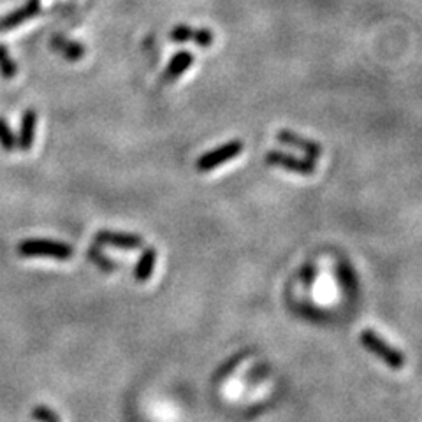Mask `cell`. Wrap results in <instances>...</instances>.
Listing matches in <instances>:
<instances>
[{
  "mask_svg": "<svg viewBox=\"0 0 422 422\" xmlns=\"http://www.w3.org/2000/svg\"><path fill=\"white\" fill-rule=\"evenodd\" d=\"M277 141L280 143V145L301 152L306 159H310L311 162H315V160H318L322 157V146L318 145L317 141H313V139L310 138H304V135L297 134L294 131H289V128H282V131L277 132Z\"/></svg>",
  "mask_w": 422,
  "mask_h": 422,
  "instance_id": "5b68a950",
  "label": "cell"
},
{
  "mask_svg": "<svg viewBox=\"0 0 422 422\" xmlns=\"http://www.w3.org/2000/svg\"><path fill=\"white\" fill-rule=\"evenodd\" d=\"M51 50L58 51L67 62H79L87 53V48L74 39H67L65 35H53L50 43Z\"/></svg>",
  "mask_w": 422,
  "mask_h": 422,
  "instance_id": "9c48e42d",
  "label": "cell"
},
{
  "mask_svg": "<svg viewBox=\"0 0 422 422\" xmlns=\"http://www.w3.org/2000/svg\"><path fill=\"white\" fill-rule=\"evenodd\" d=\"M88 259H90L95 266L101 267L102 271H106V273H111V271H115L116 267H118V264L113 262V260L108 259L106 255H102V252L97 250V247H91L90 250H88Z\"/></svg>",
  "mask_w": 422,
  "mask_h": 422,
  "instance_id": "5bb4252c",
  "label": "cell"
},
{
  "mask_svg": "<svg viewBox=\"0 0 422 422\" xmlns=\"http://www.w3.org/2000/svg\"><path fill=\"white\" fill-rule=\"evenodd\" d=\"M194 64V53L190 50H179L176 51L171 57V60L167 62L166 69L162 72V82L172 83L178 78H182Z\"/></svg>",
  "mask_w": 422,
  "mask_h": 422,
  "instance_id": "ba28073f",
  "label": "cell"
},
{
  "mask_svg": "<svg viewBox=\"0 0 422 422\" xmlns=\"http://www.w3.org/2000/svg\"><path fill=\"white\" fill-rule=\"evenodd\" d=\"M155 262H157V250L155 248H145V252L141 253L139 257L138 264H135L134 270V278L138 282H146L150 277H152L153 270H155Z\"/></svg>",
  "mask_w": 422,
  "mask_h": 422,
  "instance_id": "8fae6325",
  "label": "cell"
},
{
  "mask_svg": "<svg viewBox=\"0 0 422 422\" xmlns=\"http://www.w3.org/2000/svg\"><path fill=\"white\" fill-rule=\"evenodd\" d=\"M192 41L196 46L203 48V50H206V48H211L213 43H215V34H213V30H210L208 27H201V28H194V35H192Z\"/></svg>",
  "mask_w": 422,
  "mask_h": 422,
  "instance_id": "2e32d148",
  "label": "cell"
},
{
  "mask_svg": "<svg viewBox=\"0 0 422 422\" xmlns=\"http://www.w3.org/2000/svg\"><path fill=\"white\" fill-rule=\"evenodd\" d=\"M192 35H194V28L187 23L174 25L172 30L169 32V38H171V41L176 44H185L192 41Z\"/></svg>",
  "mask_w": 422,
  "mask_h": 422,
  "instance_id": "9a60e30c",
  "label": "cell"
},
{
  "mask_svg": "<svg viewBox=\"0 0 422 422\" xmlns=\"http://www.w3.org/2000/svg\"><path fill=\"white\" fill-rule=\"evenodd\" d=\"M39 13H41V0H27L21 7H18V9L11 11V13L4 14L0 18V34L20 27L25 21L38 16Z\"/></svg>",
  "mask_w": 422,
  "mask_h": 422,
  "instance_id": "8992f818",
  "label": "cell"
},
{
  "mask_svg": "<svg viewBox=\"0 0 422 422\" xmlns=\"http://www.w3.org/2000/svg\"><path fill=\"white\" fill-rule=\"evenodd\" d=\"M32 419L38 422H60V417H58L53 410L44 405H38L32 410Z\"/></svg>",
  "mask_w": 422,
  "mask_h": 422,
  "instance_id": "e0dca14e",
  "label": "cell"
},
{
  "mask_svg": "<svg viewBox=\"0 0 422 422\" xmlns=\"http://www.w3.org/2000/svg\"><path fill=\"white\" fill-rule=\"evenodd\" d=\"M18 74L16 62L11 58L9 50L4 44H0V76L4 79H14Z\"/></svg>",
  "mask_w": 422,
  "mask_h": 422,
  "instance_id": "7c38bea8",
  "label": "cell"
},
{
  "mask_svg": "<svg viewBox=\"0 0 422 422\" xmlns=\"http://www.w3.org/2000/svg\"><path fill=\"white\" fill-rule=\"evenodd\" d=\"M361 343L362 347L368 348L372 354L380 357L391 370L405 368V355H403L398 348L385 343V341L382 340L375 331H372V329H365V331L361 333Z\"/></svg>",
  "mask_w": 422,
  "mask_h": 422,
  "instance_id": "3957f363",
  "label": "cell"
},
{
  "mask_svg": "<svg viewBox=\"0 0 422 422\" xmlns=\"http://www.w3.org/2000/svg\"><path fill=\"white\" fill-rule=\"evenodd\" d=\"M243 150H245V143L241 141V139H231V141L223 143V145L216 146V148L204 152L203 155L196 160L194 166H196L197 172L215 171L216 167L238 159V157L243 153Z\"/></svg>",
  "mask_w": 422,
  "mask_h": 422,
  "instance_id": "6da1fadb",
  "label": "cell"
},
{
  "mask_svg": "<svg viewBox=\"0 0 422 422\" xmlns=\"http://www.w3.org/2000/svg\"><path fill=\"white\" fill-rule=\"evenodd\" d=\"M0 148H2L4 152H14V150L18 148L16 138H14L9 123L4 118H0Z\"/></svg>",
  "mask_w": 422,
  "mask_h": 422,
  "instance_id": "4fadbf2b",
  "label": "cell"
},
{
  "mask_svg": "<svg viewBox=\"0 0 422 422\" xmlns=\"http://www.w3.org/2000/svg\"><path fill=\"white\" fill-rule=\"evenodd\" d=\"M264 160H266L270 166L280 167L284 169V171L294 172V174L299 176L315 174V162H311L306 157H297L289 152H282V150H270V152H266V155H264Z\"/></svg>",
  "mask_w": 422,
  "mask_h": 422,
  "instance_id": "277c9868",
  "label": "cell"
},
{
  "mask_svg": "<svg viewBox=\"0 0 422 422\" xmlns=\"http://www.w3.org/2000/svg\"><path fill=\"white\" fill-rule=\"evenodd\" d=\"M35 127H38V115H35L34 109H27V111L23 113V116H21L20 135L16 138L18 150H21V152H28V150L34 146Z\"/></svg>",
  "mask_w": 422,
  "mask_h": 422,
  "instance_id": "30bf717a",
  "label": "cell"
},
{
  "mask_svg": "<svg viewBox=\"0 0 422 422\" xmlns=\"http://www.w3.org/2000/svg\"><path fill=\"white\" fill-rule=\"evenodd\" d=\"M95 243L126 248V250H135V248L145 247V240L141 236H138V234L113 233V231H101V233L95 234Z\"/></svg>",
  "mask_w": 422,
  "mask_h": 422,
  "instance_id": "52a82bcc",
  "label": "cell"
},
{
  "mask_svg": "<svg viewBox=\"0 0 422 422\" xmlns=\"http://www.w3.org/2000/svg\"><path fill=\"white\" fill-rule=\"evenodd\" d=\"M18 253L21 257H50V259H58V260H67L71 259L72 250L71 245L62 243V241H53V240H39V238H34V240H23L20 245H18Z\"/></svg>",
  "mask_w": 422,
  "mask_h": 422,
  "instance_id": "7a4b0ae2",
  "label": "cell"
}]
</instances>
